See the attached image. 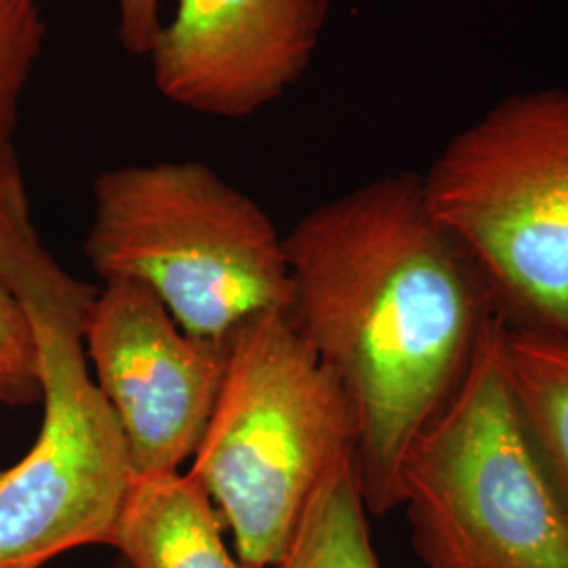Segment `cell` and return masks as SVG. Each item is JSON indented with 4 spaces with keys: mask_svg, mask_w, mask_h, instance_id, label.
Instances as JSON below:
<instances>
[{
    "mask_svg": "<svg viewBox=\"0 0 568 568\" xmlns=\"http://www.w3.org/2000/svg\"><path fill=\"white\" fill-rule=\"evenodd\" d=\"M161 26V0H119V37L133 55H148Z\"/></svg>",
    "mask_w": 568,
    "mask_h": 568,
    "instance_id": "obj_13",
    "label": "cell"
},
{
    "mask_svg": "<svg viewBox=\"0 0 568 568\" xmlns=\"http://www.w3.org/2000/svg\"><path fill=\"white\" fill-rule=\"evenodd\" d=\"M288 318L356 427L366 509L400 508L406 453L464 384L501 312L487 274L398 173L305 213L284 236Z\"/></svg>",
    "mask_w": 568,
    "mask_h": 568,
    "instance_id": "obj_1",
    "label": "cell"
},
{
    "mask_svg": "<svg viewBox=\"0 0 568 568\" xmlns=\"http://www.w3.org/2000/svg\"><path fill=\"white\" fill-rule=\"evenodd\" d=\"M224 530L190 474L133 476L108 546L126 568H251L230 551Z\"/></svg>",
    "mask_w": 568,
    "mask_h": 568,
    "instance_id": "obj_9",
    "label": "cell"
},
{
    "mask_svg": "<svg viewBox=\"0 0 568 568\" xmlns=\"http://www.w3.org/2000/svg\"><path fill=\"white\" fill-rule=\"evenodd\" d=\"M422 178L429 211L487 274L504 323L568 333V89L495 103Z\"/></svg>",
    "mask_w": 568,
    "mask_h": 568,
    "instance_id": "obj_6",
    "label": "cell"
},
{
    "mask_svg": "<svg viewBox=\"0 0 568 568\" xmlns=\"http://www.w3.org/2000/svg\"><path fill=\"white\" fill-rule=\"evenodd\" d=\"M84 347L121 426L131 474L182 471L224 386L227 342L185 333L142 284L105 281L87 314Z\"/></svg>",
    "mask_w": 568,
    "mask_h": 568,
    "instance_id": "obj_7",
    "label": "cell"
},
{
    "mask_svg": "<svg viewBox=\"0 0 568 568\" xmlns=\"http://www.w3.org/2000/svg\"><path fill=\"white\" fill-rule=\"evenodd\" d=\"M0 286L30 328L42 403L37 443L0 471V568H41L108 546L133 474L84 347L98 288L42 246L11 145L0 150Z\"/></svg>",
    "mask_w": 568,
    "mask_h": 568,
    "instance_id": "obj_2",
    "label": "cell"
},
{
    "mask_svg": "<svg viewBox=\"0 0 568 568\" xmlns=\"http://www.w3.org/2000/svg\"><path fill=\"white\" fill-rule=\"evenodd\" d=\"M504 347L528 434L568 508V333L506 325Z\"/></svg>",
    "mask_w": 568,
    "mask_h": 568,
    "instance_id": "obj_10",
    "label": "cell"
},
{
    "mask_svg": "<svg viewBox=\"0 0 568 568\" xmlns=\"http://www.w3.org/2000/svg\"><path fill=\"white\" fill-rule=\"evenodd\" d=\"M354 450L344 392L288 312L241 326L187 474L220 509L244 565H278L326 471Z\"/></svg>",
    "mask_w": 568,
    "mask_h": 568,
    "instance_id": "obj_4",
    "label": "cell"
},
{
    "mask_svg": "<svg viewBox=\"0 0 568 568\" xmlns=\"http://www.w3.org/2000/svg\"><path fill=\"white\" fill-rule=\"evenodd\" d=\"M326 16L328 0H178L148 51L154 84L190 112L246 119L304 77Z\"/></svg>",
    "mask_w": 568,
    "mask_h": 568,
    "instance_id": "obj_8",
    "label": "cell"
},
{
    "mask_svg": "<svg viewBox=\"0 0 568 568\" xmlns=\"http://www.w3.org/2000/svg\"><path fill=\"white\" fill-rule=\"evenodd\" d=\"M354 457L326 471L274 568H384L373 548Z\"/></svg>",
    "mask_w": 568,
    "mask_h": 568,
    "instance_id": "obj_11",
    "label": "cell"
},
{
    "mask_svg": "<svg viewBox=\"0 0 568 568\" xmlns=\"http://www.w3.org/2000/svg\"><path fill=\"white\" fill-rule=\"evenodd\" d=\"M11 145V143H9ZM7 145H0V150ZM0 358L32 368L37 373L34 344L20 305L0 286Z\"/></svg>",
    "mask_w": 568,
    "mask_h": 568,
    "instance_id": "obj_14",
    "label": "cell"
},
{
    "mask_svg": "<svg viewBox=\"0 0 568 568\" xmlns=\"http://www.w3.org/2000/svg\"><path fill=\"white\" fill-rule=\"evenodd\" d=\"M39 0H0V145H9L21 93L44 42Z\"/></svg>",
    "mask_w": 568,
    "mask_h": 568,
    "instance_id": "obj_12",
    "label": "cell"
},
{
    "mask_svg": "<svg viewBox=\"0 0 568 568\" xmlns=\"http://www.w3.org/2000/svg\"><path fill=\"white\" fill-rule=\"evenodd\" d=\"M490 331L447 406L406 453L400 508L427 568H568V508Z\"/></svg>",
    "mask_w": 568,
    "mask_h": 568,
    "instance_id": "obj_5",
    "label": "cell"
},
{
    "mask_svg": "<svg viewBox=\"0 0 568 568\" xmlns=\"http://www.w3.org/2000/svg\"><path fill=\"white\" fill-rule=\"evenodd\" d=\"M84 255L103 283L142 284L185 333L211 342L291 305L284 236L260 204L199 161L102 173Z\"/></svg>",
    "mask_w": 568,
    "mask_h": 568,
    "instance_id": "obj_3",
    "label": "cell"
},
{
    "mask_svg": "<svg viewBox=\"0 0 568 568\" xmlns=\"http://www.w3.org/2000/svg\"><path fill=\"white\" fill-rule=\"evenodd\" d=\"M34 400H39L37 373L0 358V405H30Z\"/></svg>",
    "mask_w": 568,
    "mask_h": 568,
    "instance_id": "obj_15",
    "label": "cell"
},
{
    "mask_svg": "<svg viewBox=\"0 0 568 568\" xmlns=\"http://www.w3.org/2000/svg\"><path fill=\"white\" fill-rule=\"evenodd\" d=\"M108 568H126V565L122 562L121 558H116V560H114V562H112Z\"/></svg>",
    "mask_w": 568,
    "mask_h": 568,
    "instance_id": "obj_16",
    "label": "cell"
}]
</instances>
